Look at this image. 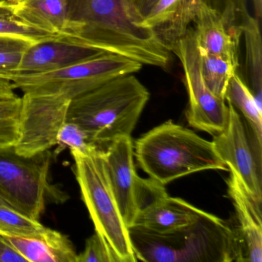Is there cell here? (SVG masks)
<instances>
[{
	"instance_id": "cell-6",
	"label": "cell",
	"mask_w": 262,
	"mask_h": 262,
	"mask_svg": "<svg viewBox=\"0 0 262 262\" xmlns=\"http://www.w3.org/2000/svg\"><path fill=\"white\" fill-rule=\"evenodd\" d=\"M142 67L128 58L105 53L55 71L15 75L10 81L24 93L62 95L72 100L115 78L135 74Z\"/></svg>"
},
{
	"instance_id": "cell-19",
	"label": "cell",
	"mask_w": 262,
	"mask_h": 262,
	"mask_svg": "<svg viewBox=\"0 0 262 262\" xmlns=\"http://www.w3.org/2000/svg\"><path fill=\"white\" fill-rule=\"evenodd\" d=\"M245 43V63L250 90L256 100L261 105L262 49L260 20L247 13L238 26Z\"/></svg>"
},
{
	"instance_id": "cell-18",
	"label": "cell",
	"mask_w": 262,
	"mask_h": 262,
	"mask_svg": "<svg viewBox=\"0 0 262 262\" xmlns=\"http://www.w3.org/2000/svg\"><path fill=\"white\" fill-rule=\"evenodd\" d=\"M68 0H19L15 13L32 27L59 36L65 28Z\"/></svg>"
},
{
	"instance_id": "cell-31",
	"label": "cell",
	"mask_w": 262,
	"mask_h": 262,
	"mask_svg": "<svg viewBox=\"0 0 262 262\" xmlns=\"http://www.w3.org/2000/svg\"><path fill=\"white\" fill-rule=\"evenodd\" d=\"M13 85L7 87H0V99H11L18 96L15 93Z\"/></svg>"
},
{
	"instance_id": "cell-8",
	"label": "cell",
	"mask_w": 262,
	"mask_h": 262,
	"mask_svg": "<svg viewBox=\"0 0 262 262\" xmlns=\"http://www.w3.org/2000/svg\"><path fill=\"white\" fill-rule=\"evenodd\" d=\"M169 50L177 56L183 70L188 96V124L214 136L222 133L228 123L229 107L225 99L210 91L204 81L192 31L188 30L185 36L170 47Z\"/></svg>"
},
{
	"instance_id": "cell-9",
	"label": "cell",
	"mask_w": 262,
	"mask_h": 262,
	"mask_svg": "<svg viewBox=\"0 0 262 262\" xmlns=\"http://www.w3.org/2000/svg\"><path fill=\"white\" fill-rule=\"evenodd\" d=\"M102 156L121 214L129 228L139 211L165 192V188L151 179L138 176L131 136H122L110 142L107 149L102 150Z\"/></svg>"
},
{
	"instance_id": "cell-3",
	"label": "cell",
	"mask_w": 262,
	"mask_h": 262,
	"mask_svg": "<svg viewBox=\"0 0 262 262\" xmlns=\"http://www.w3.org/2000/svg\"><path fill=\"white\" fill-rule=\"evenodd\" d=\"M134 74L119 76L72 99L67 122H74L99 146L131 136L149 100Z\"/></svg>"
},
{
	"instance_id": "cell-2",
	"label": "cell",
	"mask_w": 262,
	"mask_h": 262,
	"mask_svg": "<svg viewBox=\"0 0 262 262\" xmlns=\"http://www.w3.org/2000/svg\"><path fill=\"white\" fill-rule=\"evenodd\" d=\"M128 229L140 261H245L237 228L203 210L194 222L171 232L161 234L138 226Z\"/></svg>"
},
{
	"instance_id": "cell-20",
	"label": "cell",
	"mask_w": 262,
	"mask_h": 262,
	"mask_svg": "<svg viewBox=\"0 0 262 262\" xmlns=\"http://www.w3.org/2000/svg\"><path fill=\"white\" fill-rule=\"evenodd\" d=\"M225 100L242 113L251 129L254 145L261 151V105L257 102L248 84L237 74L231 77L227 90Z\"/></svg>"
},
{
	"instance_id": "cell-13",
	"label": "cell",
	"mask_w": 262,
	"mask_h": 262,
	"mask_svg": "<svg viewBox=\"0 0 262 262\" xmlns=\"http://www.w3.org/2000/svg\"><path fill=\"white\" fill-rule=\"evenodd\" d=\"M105 52L79 45L60 38L46 39L32 44L24 54L18 74L47 73L61 70Z\"/></svg>"
},
{
	"instance_id": "cell-33",
	"label": "cell",
	"mask_w": 262,
	"mask_h": 262,
	"mask_svg": "<svg viewBox=\"0 0 262 262\" xmlns=\"http://www.w3.org/2000/svg\"><path fill=\"white\" fill-rule=\"evenodd\" d=\"M0 205H7V206H8V205L4 202V201L2 200L1 199H0Z\"/></svg>"
},
{
	"instance_id": "cell-1",
	"label": "cell",
	"mask_w": 262,
	"mask_h": 262,
	"mask_svg": "<svg viewBox=\"0 0 262 262\" xmlns=\"http://www.w3.org/2000/svg\"><path fill=\"white\" fill-rule=\"evenodd\" d=\"M143 19L131 0H68L59 38L142 66L166 68L171 52Z\"/></svg>"
},
{
	"instance_id": "cell-32",
	"label": "cell",
	"mask_w": 262,
	"mask_h": 262,
	"mask_svg": "<svg viewBox=\"0 0 262 262\" xmlns=\"http://www.w3.org/2000/svg\"><path fill=\"white\" fill-rule=\"evenodd\" d=\"M5 1H7V2L11 3V4H16V3L19 2V0H5Z\"/></svg>"
},
{
	"instance_id": "cell-5",
	"label": "cell",
	"mask_w": 262,
	"mask_h": 262,
	"mask_svg": "<svg viewBox=\"0 0 262 262\" xmlns=\"http://www.w3.org/2000/svg\"><path fill=\"white\" fill-rule=\"evenodd\" d=\"M82 201L95 230L114 251L119 262L138 261L125 223L110 185L102 150L89 156L71 152Z\"/></svg>"
},
{
	"instance_id": "cell-11",
	"label": "cell",
	"mask_w": 262,
	"mask_h": 262,
	"mask_svg": "<svg viewBox=\"0 0 262 262\" xmlns=\"http://www.w3.org/2000/svg\"><path fill=\"white\" fill-rule=\"evenodd\" d=\"M229 116L225 129L214 136L212 143L222 162L243 184L253 199L261 205V156L249 139L240 113L230 102Z\"/></svg>"
},
{
	"instance_id": "cell-29",
	"label": "cell",
	"mask_w": 262,
	"mask_h": 262,
	"mask_svg": "<svg viewBox=\"0 0 262 262\" xmlns=\"http://www.w3.org/2000/svg\"><path fill=\"white\" fill-rule=\"evenodd\" d=\"M21 261H27V260L6 241L2 235H0V262Z\"/></svg>"
},
{
	"instance_id": "cell-21",
	"label": "cell",
	"mask_w": 262,
	"mask_h": 262,
	"mask_svg": "<svg viewBox=\"0 0 262 262\" xmlns=\"http://www.w3.org/2000/svg\"><path fill=\"white\" fill-rule=\"evenodd\" d=\"M199 57L202 77L207 87L214 96L225 99L230 81L238 67L216 56L199 53Z\"/></svg>"
},
{
	"instance_id": "cell-22",
	"label": "cell",
	"mask_w": 262,
	"mask_h": 262,
	"mask_svg": "<svg viewBox=\"0 0 262 262\" xmlns=\"http://www.w3.org/2000/svg\"><path fill=\"white\" fill-rule=\"evenodd\" d=\"M48 228L39 220L7 205H0V235L36 237L47 232Z\"/></svg>"
},
{
	"instance_id": "cell-10",
	"label": "cell",
	"mask_w": 262,
	"mask_h": 262,
	"mask_svg": "<svg viewBox=\"0 0 262 262\" xmlns=\"http://www.w3.org/2000/svg\"><path fill=\"white\" fill-rule=\"evenodd\" d=\"M19 115V135L14 150L32 157L56 145L61 127L67 121L71 99L62 95L24 93Z\"/></svg>"
},
{
	"instance_id": "cell-16",
	"label": "cell",
	"mask_w": 262,
	"mask_h": 262,
	"mask_svg": "<svg viewBox=\"0 0 262 262\" xmlns=\"http://www.w3.org/2000/svg\"><path fill=\"white\" fill-rule=\"evenodd\" d=\"M207 0H159L143 24L157 33L168 50L189 30L199 7Z\"/></svg>"
},
{
	"instance_id": "cell-23",
	"label": "cell",
	"mask_w": 262,
	"mask_h": 262,
	"mask_svg": "<svg viewBox=\"0 0 262 262\" xmlns=\"http://www.w3.org/2000/svg\"><path fill=\"white\" fill-rule=\"evenodd\" d=\"M0 36H19L33 42L59 37L24 22L15 13L13 4L5 0H0Z\"/></svg>"
},
{
	"instance_id": "cell-24",
	"label": "cell",
	"mask_w": 262,
	"mask_h": 262,
	"mask_svg": "<svg viewBox=\"0 0 262 262\" xmlns=\"http://www.w3.org/2000/svg\"><path fill=\"white\" fill-rule=\"evenodd\" d=\"M34 42L19 36H0V77L10 80L19 73L24 54Z\"/></svg>"
},
{
	"instance_id": "cell-7",
	"label": "cell",
	"mask_w": 262,
	"mask_h": 262,
	"mask_svg": "<svg viewBox=\"0 0 262 262\" xmlns=\"http://www.w3.org/2000/svg\"><path fill=\"white\" fill-rule=\"evenodd\" d=\"M52 153L24 157L14 146L0 148V199L10 208L39 220L53 190L49 182Z\"/></svg>"
},
{
	"instance_id": "cell-25",
	"label": "cell",
	"mask_w": 262,
	"mask_h": 262,
	"mask_svg": "<svg viewBox=\"0 0 262 262\" xmlns=\"http://www.w3.org/2000/svg\"><path fill=\"white\" fill-rule=\"evenodd\" d=\"M56 154L58 155L69 148L71 152L89 156L99 151V146L92 142L86 133L77 124L66 122L56 138Z\"/></svg>"
},
{
	"instance_id": "cell-17",
	"label": "cell",
	"mask_w": 262,
	"mask_h": 262,
	"mask_svg": "<svg viewBox=\"0 0 262 262\" xmlns=\"http://www.w3.org/2000/svg\"><path fill=\"white\" fill-rule=\"evenodd\" d=\"M27 261L77 262L78 254L68 236L48 228L36 237L3 236Z\"/></svg>"
},
{
	"instance_id": "cell-30",
	"label": "cell",
	"mask_w": 262,
	"mask_h": 262,
	"mask_svg": "<svg viewBox=\"0 0 262 262\" xmlns=\"http://www.w3.org/2000/svg\"><path fill=\"white\" fill-rule=\"evenodd\" d=\"M139 13L145 18L151 11L159 0H131Z\"/></svg>"
},
{
	"instance_id": "cell-14",
	"label": "cell",
	"mask_w": 262,
	"mask_h": 262,
	"mask_svg": "<svg viewBox=\"0 0 262 262\" xmlns=\"http://www.w3.org/2000/svg\"><path fill=\"white\" fill-rule=\"evenodd\" d=\"M227 186L235 210L245 261L261 262V205L253 199L238 178L231 171Z\"/></svg>"
},
{
	"instance_id": "cell-26",
	"label": "cell",
	"mask_w": 262,
	"mask_h": 262,
	"mask_svg": "<svg viewBox=\"0 0 262 262\" xmlns=\"http://www.w3.org/2000/svg\"><path fill=\"white\" fill-rule=\"evenodd\" d=\"M22 99H0V148L14 146L19 135Z\"/></svg>"
},
{
	"instance_id": "cell-12",
	"label": "cell",
	"mask_w": 262,
	"mask_h": 262,
	"mask_svg": "<svg viewBox=\"0 0 262 262\" xmlns=\"http://www.w3.org/2000/svg\"><path fill=\"white\" fill-rule=\"evenodd\" d=\"M230 23L224 13L205 2L196 13L191 31L199 53L222 58L238 67L237 47L242 33L238 27H231Z\"/></svg>"
},
{
	"instance_id": "cell-15",
	"label": "cell",
	"mask_w": 262,
	"mask_h": 262,
	"mask_svg": "<svg viewBox=\"0 0 262 262\" xmlns=\"http://www.w3.org/2000/svg\"><path fill=\"white\" fill-rule=\"evenodd\" d=\"M202 210L166 192L153 199L142 208L132 226L156 233H168L189 225L199 217Z\"/></svg>"
},
{
	"instance_id": "cell-27",
	"label": "cell",
	"mask_w": 262,
	"mask_h": 262,
	"mask_svg": "<svg viewBox=\"0 0 262 262\" xmlns=\"http://www.w3.org/2000/svg\"><path fill=\"white\" fill-rule=\"evenodd\" d=\"M77 262H119L106 241L98 233L89 237L84 251L78 254Z\"/></svg>"
},
{
	"instance_id": "cell-28",
	"label": "cell",
	"mask_w": 262,
	"mask_h": 262,
	"mask_svg": "<svg viewBox=\"0 0 262 262\" xmlns=\"http://www.w3.org/2000/svg\"><path fill=\"white\" fill-rule=\"evenodd\" d=\"M248 2L251 3L252 6L254 17L260 20L262 16V0H230L228 8L231 9L234 13L235 11L238 12L243 16L248 13L247 10Z\"/></svg>"
},
{
	"instance_id": "cell-4",
	"label": "cell",
	"mask_w": 262,
	"mask_h": 262,
	"mask_svg": "<svg viewBox=\"0 0 262 262\" xmlns=\"http://www.w3.org/2000/svg\"><path fill=\"white\" fill-rule=\"evenodd\" d=\"M134 148L144 172L164 186L192 173L228 170L212 142L171 120L141 136Z\"/></svg>"
}]
</instances>
